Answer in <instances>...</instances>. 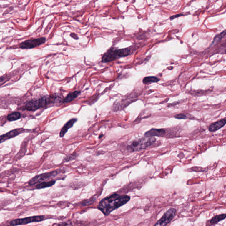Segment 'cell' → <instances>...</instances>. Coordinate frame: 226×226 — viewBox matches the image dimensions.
I'll return each mask as SVG.
<instances>
[{
	"label": "cell",
	"mask_w": 226,
	"mask_h": 226,
	"mask_svg": "<svg viewBox=\"0 0 226 226\" xmlns=\"http://www.w3.org/2000/svg\"><path fill=\"white\" fill-rule=\"evenodd\" d=\"M130 200L128 195L114 193L102 199L98 205V209L107 216L111 212L126 204Z\"/></svg>",
	"instance_id": "obj_1"
},
{
	"label": "cell",
	"mask_w": 226,
	"mask_h": 226,
	"mask_svg": "<svg viewBox=\"0 0 226 226\" xmlns=\"http://www.w3.org/2000/svg\"><path fill=\"white\" fill-rule=\"evenodd\" d=\"M156 141V139L154 137H146L134 140L127 148L129 152L140 151L147 148L152 145Z\"/></svg>",
	"instance_id": "obj_2"
},
{
	"label": "cell",
	"mask_w": 226,
	"mask_h": 226,
	"mask_svg": "<svg viewBox=\"0 0 226 226\" xmlns=\"http://www.w3.org/2000/svg\"><path fill=\"white\" fill-rule=\"evenodd\" d=\"M55 102L54 97L44 96L39 99L32 100L27 102L24 107V109L29 111H35L40 107H45L49 103Z\"/></svg>",
	"instance_id": "obj_3"
},
{
	"label": "cell",
	"mask_w": 226,
	"mask_h": 226,
	"mask_svg": "<svg viewBox=\"0 0 226 226\" xmlns=\"http://www.w3.org/2000/svg\"><path fill=\"white\" fill-rule=\"evenodd\" d=\"M131 50L129 48L122 49H111L104 54L102 57L103 62H107L121 57L127 56L130 54Z\"/></svg>",
	"instance_id": "obj_4"
},
{
	"label": "cell",
	"mask_w": 226,
	"mask_h": 226,
	"mask_svg": "<svg viewBox=\"0 0 226 226\" xmlns=\"http://www.w3.org/2000/svg\"><path fill=\"white\" fill-rule=\"evenodd\" d=\"M62 170H54L51 172H47V173H43L40 174L38 175L35 176L34 177L32 178L30 181L28 182V183L29 185H33L35 184L39 183L45 180L49 179L52 177H54L56 175L60 174Z\"/></svg>",
	"instance_id": "obj_5"
},
{
	"label": "cell",
	"mask_w": 226,
	"mask_h": 226,
	"mask_svg": "<svg viewBox=\"0 0 226 226\" xmlns=\"http://www.w3.org/2000/svg\"><path fill=\"white\" fill-rule=\"evenodd\" d=\"M45 220V216L44 215L31 216V217L13 220L11 222L10 224L11 226L24 225V224H28L31 222H39L44 220Z\"/></svg>",
	"instance_id": "obj_6"
},
{
	"label": "cell",
	"mask_w": 226,
	"mask_h": 226,
	"mask_svg": "<svg viewBox=\"0 0 226 226\" xmlns=\"http://www.w3.org/2000/svg\"><path fill=\"white\" fill-rule=\"evenodd\" d=\"M46 40V38L44 37L26 40L20 43L19 47L23 49L34 48L45 43Z\"/></svg>",
	"instance_id": "obj_7"
},
{
	"label": "cell",
	"mask_w": 226,
	"mask_h": 226,
	"mask_svg": "<svg viewBox=\"0 0 226 226\" xmlns=\"http://www.w3.org/2000/svg\"><path fill=\"white\" fill-rule=\"evenodd\" d=\"M176 210L175 208H170L167 211L154 226H166L170 223L175 217Z\"/></svg>",
	"instance_id": "obj_8"
},
{
	"label": "cell",
	"mask_w": 226,
	"mask_h": 226,
	"mask_svg": "<svg viewBox=\"0 0 226 226\" xmlns=\"http://www.w3.org/2000/svg\"><path fill=\"white\" fill-rule=\"evenodd\" d=\"M26 130L23 129H15L7 132L6 134L1 135L0 137V143H2L8 139L16 137L20 133L25 132Z\"/></svg>",
	"instance_id": "obj_9"
},
{
	"label": "cell",
	"mask_w": 226,
	"mask_h": 226,
	"mask_svg": "<svg viewBox=\"0 0 226 226\" xmlns=\"http://www.w3.org/2000/svg\"><path fill=\"white\" fill-rule=\"evenodd\" d=\"M165 132L166 131L164 129H152L146 132L144 136L146 137H161L165 134Z\"/></svg>",
	"instance_id": "obj_10"
},
{
	"label": "cell",
	"mask_w": 226,
	"mask_h": 226,
	"mask_svg": "<svg viewBox=\"0 0 226 226\" xmlns=\"http://www.w3.org/2000/svg\"><path fill=\"white\" fill-rule=\"evenodd\" d=\"M226 124V120L222 119L220 121L212 124L209 127V131L211 132L216 131L223 127Z\"/></svg>",
	"instance_id": "obj_11"
},
{
	"label": "cell",
	"mask_w": 226,
	"mask_h": 226,
	"mask_svg": "<svg viewBox=\"0 0 226 226\" xmlns=\"http://www.w3.org/2000/svg\"><path fill=\"white\" fill-rule=\"evenodd\" d=\"M77 121V119L76 118H72V119L68 121L62 128L60 132V137H63L66 134L68 130L73 126V124Z\"/></svg>",
	"instance_id": "obj_12"
},
{
	"label": "cell",
	"mask_w": 226,
	"mask_h": 226,
	"mask_svg": "<svg viewBox=\"0 0 226 226\" xmlns=\"http://www.w3.org/2000/svg\"><path fill=\"white\" fill-rule=\"evenodd\" d=\"M80 94V91H76L72 92L70 93L67 97L64 99L63 100L64 103H69L70 102L73 101L74 99H76L77 96H78Z\"/></svg>",
	"instance_id": "obj_13"
},
{
	"label": "cell",
	"mask_w": 226,
	"mask_h": 226,
	"mask_svg": "<svg viewBox=\"0 0 226 226\" xmlns=\"http://www.w3.org/2000/svg\"><path fill=\"white\" fill-rule=\"evenodd\" d=\"M56 181L52 180V181H48V182H42L39 183L36 185L35 189L39 190V189H44L47 187H51L55 184Z\"/></svg>",
	"instance_id": "obj_14"
},
{
	"label": "cell",
	"mask_w": 226,
	"mask_h": 226,
	"mask_svg": "<svg viewBox=\"0 0 226 226\" xmlns=\"http://www.w3.org/2000/svg\"><path fill=\"white\" fill-rule=\"evenodd\" d=\"M225 218H226V214H222L215 215L210 220L209 223L212 225L217 224L218 222L224 220Z\"/></svg>",
	"instance_id": "obj_15"
},
{
	"label": "cell",
	"mask_w": 226,
	"mask_h": 226,
	"mask_svg": "<svg viewBox=\"0 0 226 226\" xmlns=\"http://www.w3.org/2000/svg\"><path fill=\"white\" fill-rule=\"evenodd\" d=\"M159 79L155 77H147L144 78L143 80V83L144 84H149L152 83L158 82Z\"/></svg>",
	"instance_id": "obj_16"
},
{
	"label": "cell",
	"mask_w": 226,
	"mask_h": 226,
	"mask_svg": "<svg viewBox=\"0 0 226 226\" xmlns=\"http://www.w3.org/2000/svg\"><path fill=\"white\" fill-rule=\"evenodd\" d=\"M20 117H21V115L19 112H15L9 114L7 117V119L8 121L11 122V121L18 120L19 119Z\"/></svg>",
	"instance_id": "obj_17"
},
{
	"label": "cell",
	"mask_w": 226,
	"mask_h": 226,
	"mask_svg": "<svg viewBox=\"0 0 226 226\" xmlns=\"http://www.w3.org/2000/svg\"><path fill=\"white\" fill-rule=\"evenodd\" d=\"M225 35H226V30H224L220 34H218V35H217V36L215 37L213 41L212 42L211 46H213L215 45L217 42H218V41H220Z\"/></svg>",
	"instance_id": "obj_18"
},
{
	"label": "cell",
	"mask_w": 226,
	"mask_h": 226,
	"mask_svg": "<svg viewBox=\"0 0 226 226\" xmlns=\"http://www.w3.org/2000/svg\"><path fill=\"white\" fill-rule=\"evenodd\" d=\"M95 199L94 198H92L86 200L82 202L81 205L83 206H87L92 205L94 202Z\"/></svg>",
	"instance_id": "obj_19"
},
{
	"label": "cell",
	"mask_w": 226,
	"mask_h": 226,
	"mask_svg": "<svg viewBox=\"0 0 226 226\" xmlns=\"http://www.w3.org/2000/svg\"><path fill=\"white\" fill-rule=\"evenodd\" d=\"M175 117L177 119H185L187 118L186 116L183 114H177L175 116Z\"/></svg>",
	"instance_id": "obj_20"
},
{
	"label": "cell",
	"mask_w": 226,
	"mask_h": 226,
	"mask_svg": "<svg viewBox=\"0 0 226 226\" xmlns=\"http://www.w3.org/2000/svg\"><path fill=\"white\" fill-rule=\"evenodd\" d=\"M70 35L71 37H72V38H73V39H75L77 40V39H79L77 35V34H76L73 33H72L70 34Z\"/></svg>",
	"instance_id": "obj_21"
},
{
	"label": "cell",
	"mask_w": 226,
	"mask_h": 226,
	"mask_svg": "<svg viewBox=\"0 0 226 226\" xmlns=\"http://www.w3.org/2000/svg\"><path fill=\"white\" fill-rule=\"evenodd\" d=\"M75 155H71V156H69V157H67V158H66V159H65V161L67 162V161H69L71 159H75V158H74V157H72L73 156H75Z\"/></svg>",
	"instance_id": "obj_22"
},
{
	"label": "cell",
	"mask_w": 226,
	"mask_h": 226,
	"mask_svg": "<svg viewBox=\"0 0 226 226\" xmlns=\"http://www.w3.org/2000/svg\"><path fill=\"white\" fill-rule=\"evenodd\" d=\"M58 225H71L70 224H68V223L64 222V223H60V224H57Z\"/></svg>",
	"instance_id": "obj_23"
},
{
	"label": "cell",
	"mask_w": 226,
	"mask_h": 226,
	"mask_svg": "<svg viewBox=\"0 0 226 226\" xmlns=\"http://www.w3.org/2000/svg\"><path fill=\"white\" fill-rule=\"evenodd\" d=\"M225 52H226V50H225Z\"/></svg>",
	"instance_id": "obj_24"
}]
</instances>
